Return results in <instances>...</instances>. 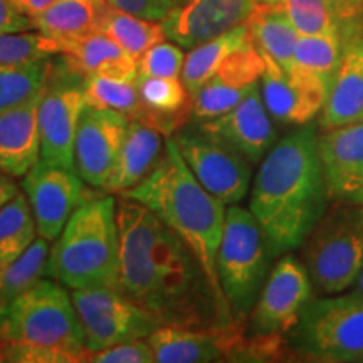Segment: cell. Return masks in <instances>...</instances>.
<instances>
[{
    "label": "cell",
    "instance_id": "ffe728a7",
    "mask_svg": "<svg viewBox=\"0 0 363 363\" xmlns=\"http://www.w3.org/2000/svg\"><path fill=\"white\" fill-rule=\"evenodd\" d=\"M331 201L363 203V121L318 135Z\"/></svg>",
    "mask_w": 363,
    "mask_h": 363
},
{
    "label": "cell",
    "instance_id": "4fadbf2b",
    "mask_svg": "<svg viewBox=\"0 0 363 363\" xmlns=\"http://www.w3.org/2000/svg\"><path fill=\"white\" fill-rule=\"evenodd\" d=\"M22 190L29 201L39 238L48 242L59 238L72 212L88 197L78 172L43 160L22 177Z\"/></svg>",
    "mask_w": 363,
    "mask_h": 363
},
{
    "label": "cell",
    "instance_id": "7c38bea8",
    "mask_svg": "<svg viewBox=\"0 0 363 363\" xmlns=\"http://www.w3.org/2000/svg\"><path fill=\"white\" fill-rule=\"evenodd\" d=\"M311 289L305 264L293 254H284L267 276L247 320L252 337L291 333L311 299Z\"/></svg>",
    "mask_w": 363,
    "mask_h": 363
},
{
    "label": "cell",
    "instance_id": "8d00e7d4",
    "mask_svg": "<svg viewBox=\"0 0 363 363\" xmlns=\"http://www.w3.org/2000/svg\"><path fill=\"white\" fill-rule=\"evenodd\" d=\"M91 363H153L155 355H153L152 347L148 340H131V342L118 343L113 347L103 348V350L91 352L89 360Z\"/></svg>",
    "mask_w": 363,
    "mask_h": 363
},
{
    "label": "cell",
    "instance_id": "e575fe53",
    "mask_svg": "<svg viewBox=\"0 0 363 363\" xmlns=\"http://www.w3.org/2000/svg\"><path fill=\"white\" fill-rule=\"evenodd\" d=\"M59 54V44L35 30L0 34V65H21Z\"/></svg>",
    "mask_w": 363,
    "mask_h": 363
},
{
    "label": "cell",
    "instance_id": "d4e9b609",
    "mask_svg": "<svg viewBox=\"0 0 363 363\" xmlns=\"http://www.w3.org/2000/svg\"><path fill=\"white\" fill-rule=\"evenodd\" d=\"M111 4L108 0H57L39 16L33 17L34 30L61 45L69 40L101 33Z\"/></svg>",
    "mask_w": 363,
    "mask_h": 363
},
{
    "label": "cell",
    "instance_id": "d6986e66",
    "mask_svg": "<svg viewBox=\"0 0 363 363\" xmlns=\"http://www.w3.org/2000/svg\"><path fill=\"white\" fill-rule=\"evenodd\" d=\"M256 6V0H185L162 26L172 43L194 49L246 24Z\"/></svg>",
    "mask_w": 363,
    "mask_h": 363
},
{
    "label": "cell",
    "instance_id": "9c48e42d",
    "mask_svg": "<svg viewBox=\"0 0 363 363\" xmlns=\"http://www.w3.org/2000/svg\"><path fill=\"white\" fill-rule=\"evenodd\" d=\"M89 352L148 338L160 323L118 288L71 289Z\"/></svg>",
    "mask_w": 363,
    "mask_h": 363
},
{
    "label": "cell",
    "instance_id": "b9f144b4",
    "mask_svg": "<svg viewBox=\"0 0 363 363\" xmlns=\"http://www.w3.org/2000/svg\"><path fill=\"white\" fill-rule=\"evenodd\" d=\"M17 194H19V185L16 184V179L0 172V208L11 202Z\"/></svg>",
    "mask_w": 363,
    "mask_h": 363
},
{
    "label": "cell",
    "instance_id": "ba28073f",
    "mask_svg": "<svg viewBox=\"0 0 363 363\" xmlns=\"http://www.w3.org/2000/svg\"><path fill=\"white\" fill-rule=\"evenodd\" d=\"M294 350L321 362H363V294L310 299L291 331Z\"/></svg>",
    "mask_w": 363,
    "mask_h": 363
},
{
    "label": "cell",
    "instance_id": "f1b7e54d",
    "mask_svg": "<svg viewBox=\"0 0 363 363\" xmlns=\"http://www.w3.org/2000/svg\"><path fill=\"white\" fill-rule=\"evenodd\" d=\"M38 238L29 201L19 192L0 208V267L19 259Z\"/></svg>",
    "mask_w": 363,
    "mask_h": 363
},
{
    "label": "cell",
    "instance_id": "30bf717a",
    "mask_svg": "<svg viewBox=\"0 0 363 363\" xmlns=\"http://www.w3.org/2000/svg\"><path fill=\"white\" fill-rule=\"evenodd\" d=\"M84 78L65 65V74L52 67L39 104L40 160L76 170L74 138L86 99Z\"/></svg>",
    "mask_w": 363,
    "mask_h": 363
},
{
    "label": "cell",
    "instance_id": "52a82bcc",
    "mask_svg": "<svg viewBox=\"0 0 363 363\" xmlns=\"http://www.w3.org/2000/svg\"><path fill=\"white\" fill-rule=\"evenodd\" d=\"M272 251L266 233L251 211L227 208L224 234L217 252V276L230 316L246 326L267 279Z\"/></svg>",
    "mask_w": 363,
    "mask_h": 363
},
{
    "label": "cell",
    "instance_id": "603a6c76",
    "mask_svg": "<svg viewBox=\"0 0 363 363\" xmlns=\"http://www.w3.org/2000/svg\"><path fill=\"white\" fill-rule=\"evenodd\" d=\"M65 65L81 78H110L135 81L138 61L104 33H93L84 38L59 45Z\"/></svg>",
    "mask_w": 363,
    "mask_h": 363
},
{
    "label": "cell",
    "instance_id": "e0dca14e",
    "mask_svg": "<svg viewBox=\"0 0 363 363\" xmlns=\"http://www.w3.org/2000/svg\"><path fill=\"white\" fill-rule=\"evenodd\" d=\"M242 325L219 328H185L163 325L147 338L158 363H208L238 358L242 352Z\"/></svg>",
    "mask_w": 363,
    "mask_h": 363
},
{
    "label": "cell",
    "instance_id": "f546056e",
    "mask_svg": "<svg viewBox=\"0 0 363 363\" xmlns=\"http://www.w3.org/2000/svg\"><path fill=\"white\" fill-rule=\"evenodd\" d=\"M83 91L86 103L120 113L128 120L150 123V110L145 106L136 89L135 81H118L110 78H84Z\"/></svg>",
    "mask_w": 363,
    "mask_h": 363
},
{
    "label": "cell",
    "instance_id": "cb8c5ba5",
    "mask_svg": "<svg viewBox=\"0 0 363 363\" xmlns=\"http://www.w3.org/2000/svg\"><path fill=\"white\" fill-rule=\"evenodd\" d=\"M163 138L167 136L153 126L131 120L120 155L101 194L121 195L147 179L163 155L167 142Z\"/></svg>",
    "mask_w": 363,
    "mask_h": 363
},
{
    "label": "cell",
    "instance_id": "ee69618b",
    "mask_svg": "<svg viewBox=\"0 0 363 363\" xmlns=\"http://www.w3.org/2000/svg\"><path fill=\"white\" fill-rule=\"evenodd\" d=\"M259 4H283L284 0H256Z\"/></svg>",
    "mask_w": 363,
    "mask_h": 363
},
{
    "label": "cell",
    "instance_id": "8992f818",
    "mask_svg": "<svg viewBox=\"0 0 363 363\" xmlns=\"http://www.w3.org/2000/svg\"><path fill=\"white\" fill-rule=\"evenodd\" d=\"M335 202L299 246L313 288L326 296L352 288L363 269V203Z\"/></svg>",
    "mask_w": 363,
    "mask_h": 363
},
{
    "label": "cell",
    "instance_id": "5bb4252c",
    "mask_svg": "<svg viewBox=\"0 0 363 363\" xmlns=\"http://www.w3.org/2000/svg\"><path fill=\"white\" fill-rule=\"evenodd\" d=\"M261 54L266 65L259 83L261 94L272 120L294 126L311 123L323 111L331 86L296 66L284 71L267 54Z\"/></svg>",
    "mask_w": 363,
    "mask_h": 363
},
{
    "label": "cell",
    "instance_id": "83f0119b",
    "mask_svg": "<svg viewBox=\"0 0 363 363\" xmlns=\"http://www.w3.org/2000/svg\"><path fill=\"white\" fill-rule=\"evenodd\" d=\"M49 252L48 240L38 238L19 259L0 267V318L13 299L48 276Z\"/></svg>",
    "mask_w": 363,
    "mask_h": 363
},
{
    "label": "cell",
    "instance_id": "f35d334b",
    "mask_svg": "<svg viewBox=\"0 0 363 363\" xmlns=\"http://www.w3.org/2000/svg\"><path fill=\"white\" fill-rule=\"evenodd\" d=\"M342 26V39L363 33V0H330Z\"/></svg>",
    "mask_w": 363,
    "mask_h": 363
},
{
    "label": "cell",
    "instance_id": "4316f807",
    "mask_svg": "<svg viewBox=\"0 0 363 363\" xmlns=\"http://www.w3.org/2000/svg\"><path fill=\"white\" fill-rule=\"evenodd\" d=\"M249 44L254 43L246 22V24L234 27L219 38L190 49V52L185 56L184 69L180 74L182 83L185 84L190 96L201 89V86L219 69V66L230 54L246 48Z\"/></svg>",
    "mask_w": 363,
    "mask_h": 363
},
{
    "label": "cell",
    "instance_id": "2e32d148",
    "mask_svg": "<svg viewBox=\"0 0 363 363\" xmlns=\"http://www.w3.org/2000/svg\"><path fill=\"white\" fill-rule=\"evenodd\" d=\"M194 125L208 138L246 158L251 165L262 162L276 143V128L262 101L261 86L233 110Z\"/></svg>",
    "mask_w": 363,
    "mask_h": 363
},
{
    "label": "cell",
    "instance_id": "277c9868",
    "mask_svg": "<svg viewBox=\"0 0 363 363\" xmlns=\"http://www.w3.org/2000/svg\"><path fill=\"white\" fill-rule=\"evenodd\" d=\"M120 229L111 194L86 197L49 252L52 279L69 289L118 288Z\"/></svg>",
    "mask_w": 363,
    "mask_h": 363
},
{
    "label": "cell",
    "instance_id": "3957f363",
    "mask_svg": "<svg viewBox=\"0 0 363 363\" xmlns=\"http://www.w3.org/2000/svg\"><path fill=\"white\" fill-rule=\"evenodd\" d=\"M120 197L148 207L187 244L206 271L222 308L229 311L217 276V252L224 234L225 203L195 179L182 158L174 136L167 138L163 155L152 174Z\"/></svg>",
    "mask_w": 363,
    "mask_h": 363
},
{
    "label": "cell",
    "instance_id": "4dcf8cb0",
    "mask_svg": "<svg viewBox=\"0 0 363 363\" xmlns=\"http://www.w3.org/2000/svg\"><path fill=\"white\" fill-rule=\"evenodd\" d=\"M101 33L116 40L136 61L150 48L167 39L162 22L142 19V17L123 12L113 6L104 17Z\"/></svg>",
    "mask_w": 363,
    "mask_h": 363
},
{
    "label": "cell",
    "instance_id": "74e56055",
    "mask_svg": "<svg viewBox=\"0 0 363 363\" xmlns=\"http://www.w3.org/2000/svg\"><path fill=\"white\" fill-rule=\"evenodd\" d=\"M113 7L133 13L142 19L162 22L179 9L185 0H108Z\"/></svg>",
    "mask_w": 363,
    "mask_h": 363
},
{
    "label": "cell",
    "instance_id": "6da1fadb",
    "mask_svg": "<svg viewBox=\"0 0 363 363\" xmlns=\"http://www.w3.org/2000/svg\"><path fill=\"white\" fill-rule=\"evenodd\" d=\"M118 289L163 325L219 328L234 325L201 262L165 222L142 203L120 197Z\"/></svg>",
    "mask_w": 363,
    "mask_h": 363
},
{
    "label": "cell",
    "instance_id": "7402d4cb",
    "mask_svg": "<svg viewBox=\"0 0 363 363\" xmlns=\"http://www.w3.org/2000/svg\"><path fill=\"white\" fill-rule=\"evenodd\" d=\"M363 121V33L343 39V56L320 116L321 130Z\"/></svg>",
    "mask_w": 363,
    "mask_h": 363
},
{
    "label": "cell",
    "instance_id": "484cf974",
    "mask_svg": "<svg viewBox=\"0 0 363 363\" xmlns=\"http://www.w3.org/2000/svg\"><path fill=\"white\" fill-rule=\"evenodd\" d=\"M252 43L284 71L293 67L299 33L289 19L284 4H259L247 19Z\"/></svg>",
    "mask_w": 363,
    "mask_h": 363
},
{
    "label": "cell",
    "instance_id": "9a60e30c",
    "mask_svg": "<svg viewBox=\"0 0 363 363\" xmlns=\"http://www.w3.org/2000/svg\"><path fill=\"white\" fill-rule=\"evenodd\" d=\"M130 120L120 113L84 103L74 138V167L83 182L101 190L120 155Z\"/></svg>",
    "mask_w": 363,
    "mask_h": 363
},
{
    "label": "cell",
    "instance_id": "8fae6325",
    "mask_svg": "<svg viewBox=\"0 0 363 363\" xmlns=\"http://www.w3.org/2000/svg\"><path fill=\"white\" fill-rule=\"evenodd\" d=\"M172 136L203 189L225 206H235L246 197L252 177V165L246 158L208 138L194 123L185 125Z\"/></svg>",
    "mask_w": 363,
    "mask_h": 363
},
{
    "label": "cell",
    "instance_id": "836d02e7",
    "mask_svg": "<svg viewBox=\"0 0 363 363\" xmlns=\"http://www.w3.org/2000/svg\"><path fill=\"white\" fill-rule=\"evenodd\" d=\"M283 4L299 35H342L330 0H284Z\"/></svg>",
    "mask_w": 363,
    "mask_h": 363
},
{
    "label": "cell",
    "instance_id": "7bdbcfd3",
    "mask_svg": "<svg viewBox=\"0 0 363 363\" xmlns=\"http://www.w3.org/2000/svg\"><path fill=\"white\" fill-rule=\"evenodd\" d=\"M357 291H360L363 294V269L360 272V278H358V283H357Z\"/></svg>",
    "mask_w": 363,
    "mask_h": 363
},
{
    "label": "cell",
    "instance_id": "7a4b0ae2",
    "mask_svg": "<svg viewBox=\"0 0 363 363\" xmlns=\"http://www.w3.org/2000/svg\"><path fill=\"white\" fill-rule=\"evenodd\" d=\"M318 130L303 125L274 143L254 177L249 208L272 256L298 249L330 206Z\"/></svg>",
    "mask_w": 363,
    "mask_h": 363
},
{
    "label": "cell",
    "instance_id": "5b68a950",
    "mask_svg": "<svg viewBox=\"0 0 363 363\" xmlns=\"http://www.w3.org/2000/svg\"><path fill=\"white\" fill-rule=\"evenodd\" d=\"M4 343H21L45 348L66 363L89 360L84 331L71 291L56 279H39L16 298L0 318Z\"/></svg>",
    "mask_w": 363,
    "mask_h": 363
},
{
    "label": "cell",
    "instance_id": "d6a6232c",
    "mask_svg": "<svg viewBox=\"0 0 363 363\" xmlns=\"http://www.w3.org/2000/svg\"><path fill=\"white\" fill-rule=\"evenodd\" d=\"M342 56V35H299L296 49H294L293 66L311 72L333 86Z\"/></svg>",
    "mask_w": 363,
    "mask_h": 363
},
{
    "label": "cell",
    "instance_id": "1f68e13d",
    "mask_svg": "<svg viewBox=\"0 0 363 363\" xmlns=\"http://www.w3.org/2000/svg\"><path fill=\"white\" fill-rule=\"evenodd\" d=\"M52 67L51 57L21 65H0V113L40 93L48 84Z\"/></svg>",
    "mask_w": 363,
    "mask_h": 363
},
{
    "label": "cell",
    "instance_id": "60d3db41",
    "mask_svg": "<svg viewBox=\"0 0 363 363\" xmlns=\"http://www.w3.org/2000/svg\"><path fill=\"white\" fill-rule=\"evenodd\" d=\"M11 2L21 12H24L26 16H29L33 19V17L39 16L40 12H44L45 9L51 7L52 4H56L57 0H11Z\"/></svg>",
    "mask_w": 363,
    "mask_h": 363
},
{
    "label": "cell",
    "instance_id": "ac0fdd59",
    "mask_svg": "<svg viewBox=\"0 0 363 363\" xmlns=\"http://www.w3.org/2000/svg\"><path fill=\"white\" fill-rule=\"evenodd\" d=\"M264 67V57L254 44L230 54L201 89L192 94L190 123L211 120L238 106L259 86Z\"/></svg>",
    "mask_w": 363,
    "mask_h": 363
},
{
    "label": "cell",
    "instance_id": "44dd1931",
    "mask_svg": "<svg viewBox=\"0 0 363 363\" xmlns=\"http://www.w3.org/2000/svg\"><path fill=\"white\" fill-rule=\"evenodd\" d=\"M40 93L0 113V172L22 179L40 160Z\"/></svg>",
    "mask_w": 363,
    "mask_h": 363
},
{
    "label": "cell",
    "instance_id": "f6af8a7d",
    "mask_svg": "<svg viewBox=\"0 0 363 363\" xmlns=\"http://www.w3.org/2000/svg\"><path fill=\"white\" fill-rule=\"evenodd\" d=\"M0 362H4V340L0 338Z\"/></svg>",
    "mask_w": 363,
    "mask_h": 363
},
{
    "label": "cell",
    "instance_id": "d590c367",
    "mask_svg": "<svg viewBox=\"0 0 363 363\" xmlns=\"http://www.w3.org/2000/svg\"><path fill=\"white\" fill-rule=\"evenodd\" d=\"M185 54L175 43H158L138 59V74L152 78H180Z\"/></svg>",
    "mask_w": 363,
    "mask_h": 363
},
{
    "label": "cell",
    "instance_id": "ab89813d",
    "mask_svg": "<svg viewBox=\"0 0 363 363\" xmlns=\"http://www.w3.org/2000/svg\"><path fill=\"white\" fill-rule=\"evenodd\" d=\"M34 30L33 19L21 12L11 0H0V34Z\"/></svg>",
    "mask_w": 363,
    "mask_h": 363
}]
</instances>
